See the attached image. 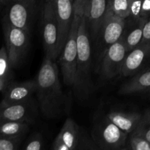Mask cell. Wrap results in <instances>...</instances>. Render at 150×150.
I'll return each mask as SVG.
<instances>
[{"mask_svg": "<svg viewBox=\"0 0 150 150\" xmlns=\"http://www.w3.org/2000/svg\"><path fill=\"white\" fill-rule=\"evenodd\" d=\"M107 117L117 127L127 134H130L140 122L142 114L139 112L113 111L106 114Z\"/></svg>", "mask_w": 150, "mask_h": 150, "instance_id": "18", "label": "cell"}, {"mask_svg": "<svg viewBox=\"0 0 150 150\" xmlns=\"http://www.w3.org/2000/svg\"><path fill=\"white\" fill-rule=\"evenodd\" d=\"M35 80L38 105L42 115L49 119L59 117L64 110L65 96L55 61L45 57Z\"/></svg>", "mask_w": 150, "mask_h": 150, "instance_id": "1", "label": "cell"}, {"mask_svg": "<svg viewBox=\"0 0 150 150\" xmlns=\"http://www.w3.org/2000/svg\"><path fill=\"white\" fill-rule=\"evenodd\" d=\"M8 1L9 0H0V2H1V4H4V5H6V4L8 2Z\"/></svg>", "mask_w": 150, "mask_h": 150, "instance_id": "31", "label": "cell"}, {"mask_svg": "<svg viewBox=\"0 0 150 150\" xmlns=\"http://www.w3.org/2000/svg\"><path fill=\"white\" fill-rule=\"evenodd\" d=\"M150 42V18L146 21L143 30V37L141 43Z\"/></svg>", "mask_w": 150, "mask_h": 150, "instance_id": "29", "label": "cell"}, {"mask_svg": "<svg viewBox=\"0 0 150 150\" xmlns=\"http://www.w3.org/2000/svg\"><path fill=\"white\" fill-rule=\"evenodd\" d=\"M125 19L117 16L107 8L106 14L96 39V57L99 62L106 50L120 40L124 30Z\"/></svg>", "mask_w": 150, "mask_h": 150, "instance_id": "8", "label": "cell"}, {"mask_svg": "<svg viewBox=\"0 0 150 150\" xmlns=\"http://www.w3.org/2000/svg\"><path fill=\"white\" fill-rule=\"evenodd\" d=\"M127 139L126 149L150 150V142L143 136L136 133H131Z\"/></svg>", "mask_w": 150, "mask_h": 150, "instance_id": "21", "label": "cell"}, {"mask_svg": "<svg viewBox=\"0 0 150 150\" xmlns=\"http://www.w3.org/2000/svg\"><path fill=\"white\" fill-rule=\"evenodd\" d=\"M108 0H91L85 12L91 38L95 40L105 18Z\"/></svg>", "mask_w": 150, "mask_h": 150, "instance_id": "15", "label": "cell"}, {"mask_svg": "<svg viewBox=\"0 0 150 150\" xmlns=\"http://www.w3.org/2000/svg\"><path fill=\"white\" fill-rule=\"evenodd\" d=\"M141 18L146 20L150 18V0H142Z\"/></svg>", "mask_w": 150, "mask_h": 150, "instance_id": "28", "label": "cell"}, {"mask_svg": "<svg viewBox=\"0 0 150 150\" xmlns=\"http://www.w3.org/2000/svg\"><path fill=\"white\" fill-rule=\"evenodd\" d=\"M91 0H73V11L74 14L78 16H84L86 8Z\"/></svg>", "mask_w": 150, "mask_h": 150, "instance_id": "26", "label": "cell"}, {"mask_svg": "<svg viewBox=\"0 0 150 150\" xmlns=\"http://www.w3.org/2000/svg\"><path fill=\"white\" fill-rule=\"evenodd\" d=\"M54 150H76L100 149L95 141L92 142L81 131L80 126L71 118L64 122L59 133L51 146Z\"/></svg>", "mask_w": 150, "mask_h": 150, "instance_id": "3", "label": "cell"}, {"mask_svg": "<svg viewBox=\"0 0 150 150\" xmlns=\"http://www.w3.org/2000/svg\"><path fill=\"white\" fill-rule=\"evenodd\" d=\"M129 53L121 39L111 45L100 61L101 76L105 79H112L121 74L122 68Z\"/></svg>", "mask_w": 150, "mask_h": 150, "instance_id": "10", "label": "cell"}, {"mask_svg": "<svg viewBox=\"0 0 150 150\" xmlns=\"http://www.w3.org/2000/svg\"><path fill=\"white\" fill-rule=\"evenodd\" d=\"M45 1H54V0H45Z\"/></svg>", "mask_w": 150, "mask_h": 150, "instance_id": "32", "label": "cell"}, {"mask_svg": "<svg viewBox=\"0 0 150 150\" xmlns=\"http://www.w3.org/2000/svg\"><path fill=\"white\" fill-rule=\"evenodd\" d=\"M128 134L117 127L105 116L96 125L93 140L100 149H126Z\"/></svg>", "mask_w": 150, "mask_h": 150, "instance_id": "6", "label": "cell"}, {"mask_svg": "<svg viewBox=\"0 0 150 150\" xmlns=\"http://www.w3.org/2000/svg\"><path fill=\"white\" fill-rule=\"evenodd\" d=\"M130 0H108V10L126 19L130 16Z\"/></svg>", "mask_w": 150, "mask_h": 150, "instance_id": "20", "label": "cell"}, {"mask_svg": "<svg viewBox=\"0 0 150 150\" xmlns=\"http://www.w3.org/2000/svg\"><path fill=\"white\" fill-rule=\"evenodd\" d=\"M4 19L16 27L30 31L37 10L36 0H9Z\"/></svg>", "mask_w": 150, "mask_h": 150, "instance_id": "9", "label": "cell"}, {"mask_svg": "<svg viewBox=\"0 0 150 150\" xmlns=\"http://www.w3.org/2000/svg\"><path fill=\"white\" fill-rule=\"evenodd\" d=\"M42 33L45 57L56 61L59 53V29L54 2L45 1L42 9Z\"/></svg>", "mask_w": 150, "mask_h": 150, "instance_id": "7", "label": "cell"}, {"mask_svg": "<svg viewBox=\"0 0 150 150\" xmlns=\"http://www.w3.org/2000/svg\"><path fill=\"white\" fill-rule=\"evenodd\" d=\"M38 117V105L32 99L14 103L0 104V120L32 124Z\"/></svg>", "mask_w": 150, "mask_h": 150, "instance_id": "11", "label": "cell"}, {"mask_svg": "<svg viewBox=\"0 0 150 150\" xmlns=\"http://www.w3.org/2000/svg\"><path fill=\"white\" fill-rule=\"evenodd\" d=\"M150 64V42L140 43L129 51L123 64L121 76L131 77Z\"/></svg>", "mask_w": 150, "mask_h": 150, "instance_id": "12", "label": "cell"}, {"mask_svg": "<svg viewBox=\"0 0 150 150\" xmlns=\"http://www.w3.org/2000/svg\"><path fill=\"white\" fill-rule=\"evenodd\" d=\"M133 133L143 136L150 142V108L142 114L140 122Z\"/></svg>", "mask_w": 150, "mask_h": 150, "instance_id": "23", "label": "cell"}, {"mask_svg": "<svg viewBox=\"0 0 150 150\" xmlns=\"http://www.w3.org/2000/svg\"><path fill=\"white\" fill-rule=\"evenodd\" d=\"M30 125L31 124L27 122L0 120V136H24L29 130Z\"/></svg>", "mask_w": 150, "mask_h": 150, "instance_id": "19", "label": "cell"}, {"mask_svg": "<svg viewBox=\"0 0 150 150\" xmlns=\"http://www.w3.org/2000/svg\"><path fill=\"white\" fill-rule=\"evenodd\" d=\"M91 36L86 17L82 16L78 29L77 61L75 83L76 94L81 98L86 97L92 89L91 71L92 66Z\"/></svg>", "mask_w": 150, "mask_h": 150, "instance_id": "2", "label": "cell"}, {"mask_svg": "<svg viewBox=\"0 0 150 150\" xmlns=\"http://www.w3.org/2000/svg\"><path fill=\"white\" fill-rule=\"evenodd\" d=\"M4 96L1 105L14 103L27 100L36 93V80H28L23 82L8 83L4 87Z\"/></svg>", "mask_w": 150, "mask_h": 150, "instance_id": "14", "label": "cell"}, {"mask_svg": "<svg viewBox=\"0 0 150 150\" xmlns=\"http://www.w3.org/2000/svg\"><path fill=\"white\" fill-rule=\"evenodd\" d=\"M4 86H5V84H4V83L1 80V79H0V91L2 90V89H4Z\"/></svg>", "mask_w": 150, "mask_h": 150, "instance_id": "30", "label": "cell"}, {"mask_svg": "<svg viewBox=\"0 0 150 150\" xmlns=\"http://www.w3.org/2000/svg\"><path fill=\"white\" fill-rule=\"evenodd\" d=\"M81 17L74 14L73 23L62 51L59 57L63 80L66 85L73 86L76 79L77 61L78 29Z\"/></svg>", "mask_w": 150, "mask_h": 150, "instance_id": "4", "label": "cell"}, {"mask_svg": "<svg viewBox=\"0 0 150 150\" xmlns=\"http://www.w3.org/2000/svg\"><path fill=\"white\" fill-rule=\"evenodd\" d=\"M11 68L13 67L9 60L7 49L5 47H2L0 49V79L5 85L7 84V79L10 76Z\"/></svg>", "mask_w": 150, "mask_h": 150, "instance_id": "22", "label": "cell"}, {"mask_svg": "<svg viewBox=\"0 0 150 150\" xmlns=\"http://www.w3.org/2000/svg\"><path fill=\"white\" fill-rule=\"evenodd\" d=\"M0 3H1V2H0Z\"/></svg>", "mask_w": 150, "mask_h": 150, "instance_id": "34", "label": "cell"}, {"mask_svg": "<svg viewBox=\"0 0 150 150\" xmlns=\"http://www.w3.org/2000/svg\"><path fill=\"white\" fill-rule=\"evenodd\" d=\"M149 96H150V91H149Z\"/></svg>", "mask_w": 150, "mask_h": 150, "instance_id": "33", "label": "cell"}, {"mask_svg": "<svg viewBox=\"0 0 150 150\" xmlns=\"http://www.w3.org/2000/svg\"><path fill=\"white\" fill-rule=\"evenodd\" d=\"M150 91V67L144 69L123 83L119 89L120 95H131Z\"/></svg>", "mask_w": 150, "mask_h": 150, "instance_id": "17", "label": "cell"}, {"mask_svg": "<svg viewBox=\"0 0 150 150\" xmlns=\"http://www.w3.org/2000/svg\"><path fill=\"white\" fill-rule=\"evenodd\" d=\"M24 136H0V150H16L20 148Z\"/></svg>", "mask_w": 150, "mask_h": 150, "instance_id": "24", "label": "cell"}, {"mask_svg": "<svg viewBox=\"0 0 150 150\" xmlns=\"http://www.w3.org/2000/svg\"><path fill=\"white\" fill-rule=\"evenodd\" d=\"M142 0H130V16L133 19H139L141 18Z\"/></svg>", "mask_w": 150, "mask_h": 150, "instance_id": "27", "label": "cell"}, {"mask_svg": "<svg viewBox=\"0 0 150 150\" xmlns=\"http://www.w3.org/2000/svg\"><path fill=\"white\" fill-rule=\"evenodd\" d=\"M146 21L142 18L139 19L127 18L125 19L124 30L120 39L124 42L128 51H132L142 42Z\"/></svg>", "mask_w": 150, "mask_h": 150, "instance_id": "16", "label": "cell"}, {"mask_svg": "<svg viewBox=\"0 0 150 150\" xmlns=\"http://www.w3.org/2000/svg\"><path fill=\"white\" fill-rule=\"evenodd\" d=\"M3 32L8 58L12 67L23 60L30 42V31L16 27L3 19Z\"/></svg>", "mask_w": 150, "mask_h": 150, "instance_id": "5", "label": "cell"}, {"mask_svg": "<svg viewBox=\"0 0 150 150\" xmlns=\"http://www.w3.org/2000/svg\"><path fill=\"white\" fill-rule=\"evenodd\" d=\"M59 29V53L62 52L68 37L73 17V0H54Z\"/></svg>", "mask_w": 150, "mask_h": 150, "instance_id": "13", "label": "cell"}, {"mask_svg": "<svg viewBox=\"0 0 150 150\" xmlns=\"http://www.w3.org/2000/svg\"><path fill=\"white\" fill-rule=\"evenodd\" d=\"M44 139L42 133H34L28 138L23 149L25 150H40L43 149Z\"/></svg>", "mask_w": 150, "mask_h": 150, "instance_id": "25", "label": "cell"}]
</instances>
